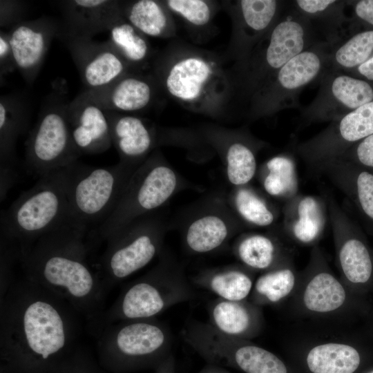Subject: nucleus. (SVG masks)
<instances>
[{
    "label": "nucleus",
    "instance_id": "nucleus-5",
    "mask_svg": "<svg viewBox=\"0 0 373 373\" xmlns=\"http://www.w3.org/2000/svg\"><path fill=\"white\" fill-rule=\"evenodd\" d=\"M158 258L154 267L126 285L109 309L90 324L93 334L113 323L155 318L195 297L180 264L166 251Z\"/></svg>",
    "mask_w": 373,
    "mask_h": 373
},
{
    "label": "nucleus",
    "instance_id": "nucleus-2",
    "mask_svg": "<svg viewBox=\"0 0 373 373\" xmlns=\"http://www.w3.org/2000/svg\"><path fill=\"white\" fill-rule=\"evenodd\" d=\"M87 232L70 221L39 238L18 260L26 278L65 300L90 324L104 312L108 290L89 262Z\"/></svg>",
    "mask_w": 373,
    "mask_h": 373
},
{
    "label": "nucleus",
    "instance_id": "nucleus-21",
    "mask_svg": "<svg viewBox=\"0 0 373 373\" xmlns=\"http://www.w3.org/2000/svg\"><path fill=\"white\" fill-rule=\"evenodd\" d=\"M157 84L153 77L131 72L105 87L89 90L80 95L102 109L130 114L149 106Z\"/></svg>",
    "mask_w": 373,
    "mask_h": 373
},
{
    "label": "nucleus",
    "instance_id": "nucleus-33",
    "mask_svg": "<svg viewBox=\"0 0 373 373\" xmlns=\"http://www.w3.org/2000/svg\"><path fill=\"white\" fill-rule=\"evenodd\" d=\"M119 4L122 16L146 37L169 38L175 35L172 13L162 1L138 0Z\"/></svg>",
    "mask_w": 373,
    "mask_h": 373
},
{
    "label": "nucleus",
    "instance_id": "nucleus-27",
    "mask_svg": "<svg viewBox=\"0 0 373 373\" xmlns=\"http://www.w3.org/2000/svg\"><path fill=\"white\" fill-rule=\"evenodd\" d=\"M209 324L227 336L251 340L262 330L264 317L260 306L247 300L217 298L209 306Z\"/></svg>",
    "mask_w": 373,
    "mask_h": 373
},
{
    "label": "nucleus",
    "instance_id": "nucleus-24",
    "mask_svg": "<svg viewBox=\"0 0 373 373\" xmlns=\"http://www.w3.org/2000/svg\"><path fill=\"white\" fill-rule=\"evenodd\" d=\"M68 120L73 143L80 155L101 153L112 144L106 111L79 95L68 104Z\"/></svg>",
    "mask_w": 373,
    "mask_h": 373
},
{
    "label": "nucleus",
    "instance_id": "nucleus-38",
    "mask_svg": "<svg viewBox=\"0 0 373 373\" xmlns=\"http://www.w3.org/2000/svg\"><path fill=\"white\" fill-rule=\"evenodd\" d=\"M229 204L245 224L251 227H271L279 216L276 207L249 184L233 187L229 196Z\"/></svg>",
    "mask_w": 373,
    "mask_h": 373
},
{
    "label": "nucleus",
    "instance_id": "nucleus-25",
    "mask_svg": "<svg viewBox=\"0 0 373 373\" xmlns=\"http://www.w3.org/2000/svg\"><path fill=\"white\" fill-rule=\"evenodd\" d=\"M105 111V110H104ZM119 162L138 168L155 151V130L137 116L106 111Z\"/></svg>",
    "mask_w": 373,
    "mask_h": 373
},
{
    "label": "nucleus",
    "instance_id": "nucleus-17",
    "mask_svg": "<svg viewBox=\"0 0 373 373\" xmlns=\"http://www.w3.org/2000/svg\"><path fill=\"white\" fill-rule=\"evenodd\" d=\"M244 224L223 200L211 199L186 216L182 227L183 246L191 254L216 251L241 232Z\"/></svg>",
    "mask_w": 373,
    "mask_h": 373
},
{
    "label": "nucleus",
    "instance_id": "nucleus-19",
    "mask_svg": "<svg viewBox=\"0 0 373 373\" xmlns=\"http://www.w3.org/2000/svg\"><path fill=\"white\" fill-rule=\"evenodd\" d=\"M287 3L276 0H239L232 3L231 53L236 64L245 61L274 27Z\"/></svg>",
    "mask_w": 373,
    "mask_h": 373
},
{
    "label": "nucleus",
    "instance_id": "nucleus-37",
    "mask_svg": "<svg viewBox=\"0 0 373 373\" xmlns=\"http://www.w3.org/2000/svg\"><path fill=\"white\" fill-rule=\"evenodd\" d=\"M28 113L22 99L2 96L0 99V168L15 167V144L28 126Z\"/></svg>",
    "mask_w": 373,
    "mask_h": 373
},
{
    "label": "nucleus",
    "instance_id": "nucleus-13",
    "mask_svg": "<svg viewBox=\"0 0 373 373\" xmlns=\"http://www.w3.org/2000/svg\"><path fill=\"white\" fill-rule=\"evenodd\" d=\"M353 292L336 276L320 247H312L306 267L300 271L294 307L308 316L332 317L343 314L351 305Z\"/></svg>",
    "mask_w": 373,
    "mask_h": 373
},
{
    "label": "nucleus",
    "instance_id": "nucleus-43",
    "mask_svg": "<svg viewBox=\"0 0 373 373\" xmlns=\"http://www.w3.org/2000/svg\"><path fill=\"white\" fill-rule=\"evenodd\" d=\"M16 68L11 48L9 44L8 33L1 31L0 34V68L1 74L12 71Z\"/></svg>",
    "mask_w": 373,
    "mask_h": 373
},
{
    "label": "nucleus",
    "instance_id": "nucleus-1",
    "mask_svg": "<svg viewBox=\"0 0 373 373\" xmlns=\"http://www.w3.org/2000/svg\"><path fill=\"white\" fill-rule=\"evenodd\" d=\"M78 315L65 300L25 276L1 296L3 354L29 366L64 354L80 331Z\"/></svg>",
    "mask_w": 373,
    "mask_h": 373
},
{
    "label": "nucleus",
    "instance_id": "nucleus-18",
    "mask_svg": "<svg viewBox=\"0 0 373 373\" xmlns=\"http://www.w3.org/2000/svg\"><path fill=\"white\" fill-rule=\"evenodd\" d=\"M373 134V101L330 122L322 131L298 144L296 151L308 164L336 159L350 146Z\"/></svg>",
    "mask_w": 373,
    "mask_h": 373
},
{
    "label": "nucleus",
    "instance_id": "nucleus-41",
    "mask_svg": "<svg viewBox=\"0 0 373 373\" xmlns=\"http://www.w3.org/2000/svg\"><path fill=\"white\" fill-rule=\"evenodd\" d=\"M171 12L197 28L208 25L215 14L214 2L205 0L162 1Z\"/></svg>",
    "mask_w": 373,
    "mask_h": 373
},
{
    "label": "nucleus",
    "instance_id": "nucleus-40",
    "mask_svg": "<svg viewBox=\"0 0 373 373\" xmlns=\"http://www.w3.org/2000/svg\"><path fill=\"white\" fill-rule=\"evenodd\" d=\"M373 53V30L356 33L332 47L330 51V67L341 71L356 68Z\"/></svg>",
    "mask_w": 373,
    "mask_h": 373
},
{
    "label": "nucleus",
    "instance_id": "nucleus-30",
    "mask_svg": "<svg viewBox=\"0 0 373 373\" xmlns=\"http://www.w3.org/2000/svg\"><path fill=\"white\" fill-rule=\"evenodd\" d=\"M256 272L240 263L202 270L192 277L195 286L216 294L218 298L241 301L250 296Z\"/></svg>",
    "mask_w": 373,
    "mask_h": 373
},
{
    "label": "nucleus",
    "instance_id": "nucleus-34",
    "mask_svg": "<svg viewBox=\"0 0 373 373\" xmlns=\"http://www.w3.org/2000/svg\"><path fill=\"white\" fill-rule=\"evenodd\" d=\"M300 271L291 259L269 271L262 272L255 280L251 302L258 306L281 303L292 297L298 286Z\"/></svg>",
    "mask_w": 373,
    "mask_h": 373
},
{
    "label": "nucleus",
    "instance_id": "nucleus-36",
    "mask_svg": "<svg viewBox=\"0 0 373 373\" xmlns=\"http://www.w3.org/2000/svg\"><path fill=\"white\" fill-rule=\"evenodd\" d=\"M258 177L262 189L270 197L285 202L299 194L296 164L289 153L267 160L260 167Z\"/></svg>",
    "mask_w": 373,
    "mask_h": 373
},
{
    "label": "nucleus",
    "instance_id": "nucleus-9",
    "mask_svg": "<svg viewBox=\"0 0 373 373\" xmlns=\"http://www.w3.org/2000/svg\"><path fill=\"white\" fill-rule=\"evenodd\" d=\"M134 168L119 162L93 167L77 162L66 167L67 194L72 221L92 231L101 225L117 206Z\"/></svg>",
    "mask_w": 373,
    "mask_h": 373
},
{
    "label": "nucleus",
    "instance_id": "nucleus-16",
    "mask_svg": "<svg viewBox=\"0 0 373 373\" xmlns=\"http://www.w3.org/2000/svg\"><path fill=\"white\" fill-rule=\"evenodd\" d=\"M372 101L370 83L329 67L320 79L314 99L301 108V121L304 124L332 122Z\"/></svg>",
    "mask_w": 373,
    "mask_h": 373
},
{
    "label": "nucleus",
    "instance_id": "nucleus-26",
    "mask_svg": "<svg viewBox=\"0 0 373 373\" xmlns=\"http://www.w3.org/2000/svg\"><path fill=\"white\" fill-rule=\"evenodd\" d=\"M315 168L345 195L373 230V172L340 158Z\"/></svg>",
    "mask_w": 373,
    "mask_h": 373
},
{
    "label": "nucleus",
    "instance_id": "nucleus-42",
    "mask_svg": "<svg viewBox=\"0 0 373 373\" xmlns=\"http://www.w3.org/2000/svg\"><path fill=\"white\" fill-rule=\"evenodd\" d=\"M338 158L373 172V134L353 144Z\"/></svg>",
    "mask_w": 373,
    "mask_h": 373
},
{
    "label": "nucleus",
    "instance_id": "nucleus-28",
    "mask_svg": "<svg viewBox=\"0 0 373 373\" xmlns=\"http://www.w3.org/2000/svg\"><path fill=\"white\" fill-rule=\"evenodd\" d=\"M64 35L67 39L90 37L91 35L109 30L122 17L119 1L107 0H73L64 7Z\"/></svg>",
    "mask_w": 373,
    "mask_h": 373
},
{
    "label": "nucleus",
    "instance_id": "nucleus-3",
    "mask_svg": "<svg viewBox=\"0 0 373 373\" xmlns=\"http://www.w3.org/2000/svg\"><path fill=\"white\" fill-rule=\"evenodd\" d=\"M153 77L165 93L191 111L217 117L235 91L220 59L207 51L176 46L157 59Z\"/></svg>",
    "mask_w": 373,
    "mask_h": 373
},
{
    "label": "nucleus",
    "instance_id": "nucleus-10",
    "mask_svg": "<svg viewBox=\"0 0 373 373\" xmlns=\"http://www.w3.org/2000/svg\"><path fill=\"white\" fill-rule=\"evenodd\" d=\"M332 47L318 42L290 59L249 99L250 118L271 116L298 106L302 90L315 80L320 81L330 67Z\"/></svg>",
    "mask_w": 373,
    "mask_h": 373
},
{
    "label": "nucleus",
    "instance_id": "nucleus-20",
    "mask_svg": "<svg viewBox=\"0 0 373 373\" xmlns=\"http://www.w3.org/2000/svg\"><path fill=\"white\" fill-rule=\"evenodd\" d=\"M68 42L82 82L89 90L110 85L134 70L109 41L100 44L90 37H78Z\"/></svg>",
    "mask_w": 373,
    "mask_h": 373
},
{
    "label": "nucleus",
    "instance_id": "nucleus-14",
    "mask_svg": "<svg viewBox=\"0 0 373 373\" xmlns=\"http://www.w3.org/2000/svg\"><path fill=\"white\" fill-rule=\"evenodd\" d=\"M94 335L102 354L123 361L153 358L163 354L173 343L168 325L156 318L113 323Z\"/></svg>",
    "mask_w": 373,
    "mask_h": 373
},
{
    "label": "nucleus",
    "instance_id": "nucleus-32",
    "mask_svg": "<svg viewBox=\"0 0 373 373\" xmlns=\"http://www.w3.org/2000/svg\"><path fill=\"white\" fill-rule=\"evenodd\" d=\"M305 363L311 373H354L361 364V355L348 342L323 341L308 348Z\"/></svg>",
    "mask_w": 373,
    "mask_h": 373
},
{
    "label": "nucleus",
    "instance_id": "nucleus-12",
    "mask_svg": "<svg viewBox=\"0 0 373 373\" xmlns=\"http://www.w3.org/2000/svg\"><path fill=\"white\" fill-rule=\"evenodd\" d=\"M184 341L203 355L232 362L245 373H289L276 354L250 340L224 335L209 323L192 321L181 331Z\"/></svg>",
    "mask_w": 373,
    "mask_h": 373
},
{
    "label": "nucleus",
    "instance_id": "nucleus-44",
    "mask_svg": "<svg viewBox=\"0 0 373 373\" xmlns=\"http://www.w3.org/2000/svg\"><path fill=\"white\" fill-rule=\"evenodd\" d=\"M354 15L363 22L373 26V0H361L355 3Z\"/></svg>",
    "mask_w": 373,
    "mask_h": 373
},
{
    "label": "nucleus",
    "instance_id": "nucleus-29",
    "mask_svg": "<svg viewBox=\"0 0 373 373\" xmlns=\"http://www.w3.org/2000/svg\"><path fill=\"white\" fill-rule=\"evenodd\" d=\"M232 251L241 265L255 272L269 271L293 259L291 249L271 233H241Z\"/></svg>",
    "mask_w": 373,
    "mask_h": 373
},
{
    "label": "nucleus",
    "instance_id": "nucleus-22",
    "mask_svg": "<svg viewBox=\"0 0 373 373\" xmlns=\"http://www.w3.org/2000/svg\"><path fill=\"white\" fill-rule=\"evenodd\" d=\"M58 26L45 19L21 21L8 33L16 68L30 82L36 77Z\"/></svg>",
    "mask_w": 373,
    "mask_h": 373
},
{
    "label": "nucleus",
    "instance_id": "nucleus-23",
    "mask_svg": "<svg viewBox=\"0 0 373 373\" xmlns=\"http://www.w3.org/2000/svg\"><path fill=\"white\" fill-rule=\"evenodd\" d=\"M282 213L283 229L289 239L301 245H318L329 219L326 198L299 193L285 202Z\"/></svg>",
    "mask_w": 373,
    "mask_h": 373
},
{
    "label": "nucleus",
    "instance_id": "nucleus-35",
    "mask_svg": "<svg viewBox=\"0 0 373 373\" xmlns=\"http://www.w3.org/2000/svg\"><path fill=\"white\" fill-rule=\"evenodd\" d=\"M294 8L307 18L333 47L343 41V25L347 20L344 15L347 1L336 0H296Z\"/></svg>",
    "mask_w": 373,
    "mask_h": 373
},
{
    "label": "nucleus",
    "instance_id": "nucleus-4",
    "mask_svg": "<svg viewBox=\"0 0 373 373\" xmlns=\"http://www.w3.org/2000/svg\"><path fill=\"white\" fill-rule=\"evenodd\" d=\"M72 221L66 167L39 178L1 216V242L19 255L41 236Z\"/></svg>",
    "mask_w": 373,
    "mask_h": 373
},
{
    "label": "nucleus",
    "instance_id": "nucleus-31",
    "mask_svg": "<svg viewBox=\"0 0 373 373\" xmlns=\"http://www.w3.org/2000/svg\"><path fill=\"white\" fill-rule=\"evenodd\" d=\"M263 145L264 142L242 131L227 134L222 152L226 177L233 187L247 185L255 177L258 173L256 153Z\"/></svg>",
    "mask_w": 373,
    "mask_h": 373
},
{
    "label": "nucleus",
    "instance_id": "nucleus-7",
    "mask_svg": "<svg viewBox=\"0 0 373 373\" xmlns=\"http://www.w3.org/2000/svg\"><path fill=\"white\" fill-rule=\"evenodd\" d=\"M186 187L185 180L155 150L133 173L111 214L92 231L93 240L106 241L135 219L159 211Z\"/></svg>",
    "mask_w": 373,
    "mask_h": 373
},
{
    "label": "nucleus",
    "instance_id": "nucleus-8",
    "mask_svg": "<svg viewBox=\"0 0 373 373\" xmlns=\"http://www.w3.org/2000/svg\"><path fill=\"white\" fill-rule=\"evenodd\" d=\"M168 229L159 210L135 219L112 235L96 265L107 290L159 257Z\"/></svg>",
    "mask_w": 373,
    "mask_h": 373
},
{
    "label": "nucleus",
    "instance_id": "nucleus-6",
    "mask_svg": "<svg viewBox=\"0 0 373 373\" xmlns=\"http://www.w3.org/2000/svg\"><path fill=\"white\" fill-rule=\"evenodd\" d=\"M309 20L288 1L281 16L231 73L235 91L249 99L290 59L319 41Z\"/></svg>",
    "mask_w": 373,
    "mask_h": 373
},
{
    "label": "nucleus",
    "instance_id": "nucleus-45",
    "mask_svg": "<svg viewBox=\"0 0 373 373\" xmlns=\"http://www.w3.org/2000/svg\"><path fill=\"white\" fill-rule=\"evenodd\" d=\"M356 68L358 74L368 80H373V55Z\"/></svg>",
    "mask_w": 373,
    "mask_h": 373
},
{
    "label": "nucleus",
    "instance_id": "nucleus-46",
    "mask_svg": "<svg viewBox=\"0 0 373 373\" xmlns=\"http://www.w3.org/2000/svg\"><path fill=\"white\" fill-rule=\"evenodd\" d=\"M367 373H373V370H372V371H370V372H369Z\"/></svg>",
    "mask_w": 373,
    "mask_h": 373
},
{
    "label": "nucleus",
    "instance_id": "nucleus-15",
    "mask_svg": "<svg viewBox=\"0 0 373 373\" xmlns=\"http://www.w3.org/2000/svg\"><path fill=\"white\" fill-rule=\"evenodd\" d=\"M340 278L352 292L373 280V252L363 232L331 195H327Z\"/></svg>",
    "mask_w": 373,
    "mask_h": 373
},
{
    "label": "nucleus",
    "instance_id": "nucleus-39",
    "mask_svg": "<svg viewBox=\"0 0 373 373\" xmlns=\"http://www.w3.org/2000/svg\"><path fill=\"white\" fill-rule=\"evenodd\" d=\"M109 43L135 70L149 61L151 50L146 37L123 16L109 29Z\"/></svg>",
    "mask_w": 373,
    "mask_h": 373
},
{
    "label": "nucleus",
    "instance_id": "nucleus-11",
    "mask_svg": "<svg viewBox=\"0 0 373 373\" xmlns=\"http://www.w3.org/2000/svg\"><path fill=\"white\" fill-rule=\"evenodd\" d=\"M68 104L52 95L26 141V166L39 178L74 164L80 156L71 136Z\"/></svg>",
    "mask_w": 373,
    "mask_h": 373
},
{
    "label": "nucleus",
    "instance_id": "nucleus-47",
    "mask_svg": "<svg viewBox=\"0 0 373 373\" xmlns=\"http://www.w3.org/2000/svg\"><path fill=\"white\" fill-rule=\"evenodd\" d=\"M159 373H164V372H159Z\"/></svg>",
    "mask_w": 373,
    "mask_h": 373
}]
</instances>
